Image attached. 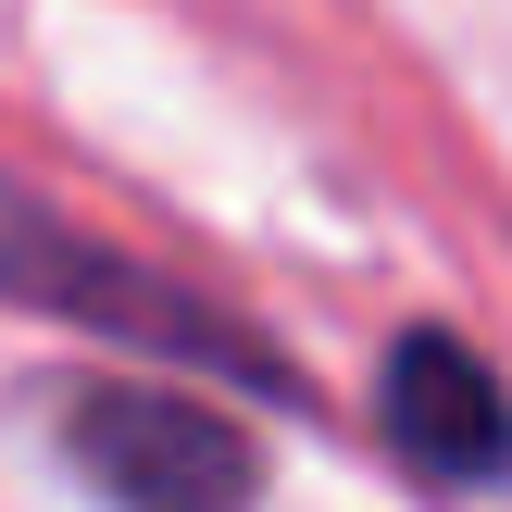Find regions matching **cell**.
Wrapping results in <instances>:
<instances>
[{
  "instance_id": "2",
  "label": "cell",
  "mask_w": 512,
  "mask_h": 512,
  "mask_svg": "<svg viewBox=\"0 0 512 512\" xmlns=\"http://www.w3.org/2000/svg\"><path fill=\"white\" fill-rule=\"evenodd\" d=\"M63 463L113 512H250L263 500V450L200 388H150V375H100L63 400Z\"/></svg>"
},
{
  "instance_id": "3",
  "label": "cell",
  "mask_w": 512,
  "mask_h": 512,
  "mask_svg": "<svg viewBox=\"0 0 512 512\" xmlns=\"http://www.w3.org/2000/svg\"><path fill=\"white\" fill-rule=\"evenodd\" d=\"M375 438H388V463H413L425 488L475 500L500 475V375L475 363L463 325H413V338H388V363H375Z\"/></svg>"
},
{
  "instance_id": "1",
  "label": "cell",
  "mask_w": 512,
  "mask_h": 512,
  "mask_svg": "<svg viewBox=\"0 0 512 512\" xmlns=\"http://www.w3.org/2000/svg\"><path fill=\"white\" fill-rule=\"evenodd\" d=\"M0 300H13V313H50V325H88V338H113V350H150V363H200V375H225V388L275 400V413L313 400L300 363L263 338V325H238L225 300L175 288V275L138 263V250L88 238L75 213H50V200L13 188V175H0Z\"/></svg>"
}]
</instances>
